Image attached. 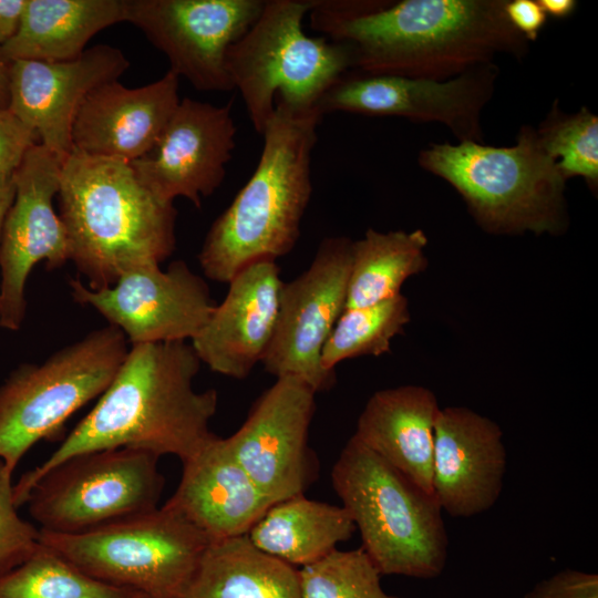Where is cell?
Segmentation results:
<instances>
[{
	"label": "cell",
	"instance_id": "ba28073f",
	"mask_svg": "<svg viewBox=\"0 0 598 598\" xmlns=\"http://www.w3.org/2000/svg\"><path fill=\"white\" fill-rule=\"evenodd\" d=\"M39 540L86 575L141 598H184L210 543L166 504L85 533L40 529Z\"/></svg>",
	"mask_w": 598,
	"mask_h": 598
},
{
	"label": "cell",
	"instance_id": "52a82bcc",
	"mask_svg": "<svg viewBox=\"0 0 598 598\" xmlns=\"http://www.w3.org/2000/svg\"><path fill=\"white\" fill-rule=\"evenodd\" d=\"M313 0H267L248 31L230 47L227 70L256 132L270 122L276 100L316 109L324 92L352 69L349 50L306 34L302 21Z\"/></svg>",
	"mask_w": 598,
	"mask_h": 598
},
{
	"label": "cell",
	"instance_id": "7c38bea8",
	"mask_svg": "<svg viewBox=\"0 0 598 598\" xmlns=\"http://www.w3.org/2000/svg\"><path fill=\"white\" fill-rule=\"evenodd\" d=\"M497 76L494 62L444 81L347 72L324 92L316 109L322 116L347 112L436 122L460 142L484 143L482 112L494 94Z\"/></svg>",
	"mask_w": 598,
	"mask_h": 598
},
{
	"label": "cell",
	"instance_id": "d6a6232c",
	"mask_svg": "<svg viewBox=\"0 0 598 598\" xmlns=\"http://www.w3.org/2000/svg\"><path fill=\"white\" fill-rule=\"evenodd\" d=\"M38 140V135L9 109H0V185L13 181L27 152L39 143Z\"/></svg>",
	"mask_w": 598,
	"mask_h": 598
},
{
	"label": "cell",
	"instance_id": "3957f363",
	"mask_svg": "<svg viewBox=\"0 0 598 598\" xmlns=\"http://www.w3.org/2000/svg\"><path fill=\"white\" fill-rule=\"evenodd\" d=\"M58 196L70 260L92 290L133 268L159 265L175 250L174 203L146 188L127 162L73 150Z\"/></svg>",
	"mask_w": 598,
	"mask_h": 598
},
{
	"label": "cell",
	"instance_id": "7a4b0ae2",
	"mask_svg": "<svg viewBox=\"0 0 598 598\" xmlns=\"http://www.w3.org/2000/svg\"><path fill=\"white\" fill-rule=\"evenodd\" d=\"M200 360L186 341L133 344L94 408L39 466L13 486L17 507L34 484L66 458L96 450L127 447L157 456H194L214 435L216 390L196 391Z\"/></svg>",
	"mask_w": 598,
	"mask_h": 598
},
{
	"label": "cell",
	"instance_id": "cb8c5ba5",
	"mask_svg": "<svg viewBox=\"0 0 598 598\" xmlns=\"http://www.w3.org/2000/svg\"><path fill=\"white\" fill-rule=\"evenodd\" d=\"M126 21V0H25L3 59L63 62L78 59L92 37Z\"/></svg>",
	"mask_w": 598,
	"mask_h": 598
},
{
	"label": "cell",
	"instance_id": "8992f818",
	"mask_svg": "<svg viewBox=\"0 0 598 598\" xmlns=\"http://www.w3.org/2000/svg\"><path fill=\"white\" fill-rule=\"evenodd\" d=\"M332 486L380 574L431 579L447 559L442 508L354 435L331 472Z\"/></svg>",
	"mask_w": 598,
	"mask_h": 598
},
{
	"label": "cell",
	"instance_id": "f35d334b",
	"mask_svg": "<svg viewBox=\"0 0 598 598\" xmlns=\"http://www.w3.org/2000/svg\"><path fill=\"white\" fill-rule=\"evenodd\" d=\"M9 64L0 49V109H8L9 105Z\"/></svg>",
	"mask_w": 598,
	"mask_h": 598
},
{
	"label": "cell",
	"instance_id": "8fae6325",
	"mask_svg": "<svg viewBox=\"0 0 598 598\" xmlns=\"http://www.w3.org/2000/svg\"><path fill=\"white\" fill-rule=\"evenodd\" d=\"M351 246L344 236L324 238L309 267L282 281L275 329L260 362L276 379L297 378L316 393L334 384L336 372L322 368L321 352L344 310Z\"/></svg>",
	"mask_w": 598,
	"mask_h": 598
},
{
	"label": "cell",
	"instance_id": "d4e9b609",
	"mask_svg": "<svg viewBox=\"0 0 598 598\" xmlns=\"http://www.w3.org/2000/svg\"><path fill=\"white\" fill-rule=\"evenodd\" d=\"M355 530L342 506L301 494L271 504L247 537L265 554L300 568L337 549Z\"/></svg>",
	"mask_w": 598,
	"mask_h": 598
},
{
	"label": "cell",
	"instance_id": "f546056e",
	"mask_svg": "<svg viewBox=\"0 0 598 598\" xmlns=\"http://www.w3.org/2000/svg\"><path fill=\"white\" fill-rule=\"evenodd\" d=\"M537 136L567 181L585 179L591 190L598 185V116L586 106L565 113L554 102L538 128Z\"/></svg>",
	"mask_w": 598,
	"mask_h": 598
},
{
	"label": "cell",
	"instance_id": "2e32d148",
	"mask_svg": "<svg viewBox=\"0 0 598 598\" xmlns=\"http://www.w3.org/2000/svg\"><path fill=\"white\" fill-rule=\"evenodd\" d=\"M316 392L303 381L278 378L256 400L243 425L225 443L274 504L301 495L317 476L309 447Z\"/></svg>",
	"mask_w": 598,
	"mask_h": 598
},
{
	"label": "cell",
	"instance_id": "484cf974",
	"mask_svg": "<svg viewBox=\"0 0 598 598\" xmlns=\"http://www.w3.org/2000/svg\"><path fill=\"white\" fill-rule=\"evenodd\" d=\"M184 598H301L298 568L259 550L247 535L212 542Z\"/></svg>",
	"mask_w": 598,
	"mask_h": 598
},
{
	"label": "cell",
	"instance_id": "9a60e30c",
	"mask_svg": "<svg viewBox=\"0 0 598 598\" xmlns=\"http://www.w3.org/2000/svg\"><path fill=\"white\" fill-rule=\"evenodd\" d=\"M62 163L41 143L25 154L13 175L14 199L0 244V327L21 328L27 310L25 283L33 267L48 270L70 260L65 227L53 198L60 189Z\"/></svg>",
	"mask_w": 598,
	"mask_h": 598
},
{
	"label": "cell",
	"instance_id": "4316f807",
	"mask_svg": "<svg viewBox=\"0 0 598 598\" xmlns=\"http://www.w3.org/2000/svg\"><path fill=\"white\" fill-rule=\"evenodd\" d=\"M427 237L421 229L369 228L352 241L344 309L368 307L401 293L406 279L426 268Z\"/></svg>",
	"mask_w": 598,
	"mask_h": 598
},
{
	"label": "cell",
	"instance_id": "ffe728a7",
	"mask_svg": "<svg viewBox=\"0 0 598 598\" xmlns=\"http://www.w3.org/2000/svg\"><path fill=\"white\" fill-rule=\"evenodd\" d=\"M281 283L275 260L255 262L237 274L190 340L200 362L218 374L246 379L261 362L272 337Z\"/></svg>",
	"mask_w": 598,
	"mask_h": 598
},
{
	"label": "cell",
	"instance_id": "6da1fadb",
	"mask_svg": "<svg viewBox=\"0 0 598 598\" xmlns=\"http://www.w3.org/2000/svg\"><path fill=\"white\" fill-rule=\"evenodd\" d=\"M507 0H313L311 27L350 52L369 74L444 81L493 63L522 59L529 42L512 25Z\"/></svg>",
	"mask_w": 598,
	"mask_h": 598
},
{
	"label": "cell",
	"instance_id": "d6986e66",
	"mask_svg": "<svg viewBox=\"0 0 598 598\" xmlns=\"http://www.w3.org/2000/svg\"><path fill=\"white\" fill-rule=\"evenodd\" d=\"M497 423L465 406L440 409L433 442V493L445 513L472 517L495 505L507 456Z\"/></svg>",
	"mask_w": 598,
	"mask_h": 598
},
{
	"label": "cell",
	"instance_id": "4fadbf2b",
	"mask_svg": "<svg viewBox=\"0 0 598 598\" xmlns=\"http://www.w3.org/2000/svg\"><path fill=\"white\" fill-rule=\"evenodd\" d=\"M265 0H126V21L163 52L169 71L200 91L234 89L227 54Z\"/></svg>",
	"mask_w": 598,
	"mask_h": 598
},
{
	"label": "cell",
	"instance_id": "5bb4252c",
	"mask_svg": "<svg viewBox=\"0 0 598 598\" xmlns=\"http://www.w3.org/2000/svg\"><path fill=\"white\" fill-rule=\"evenodd\" d=\"M69 286L74 301L94 308L131 346L192 340L216 306L206 281L184 260L165 270L157 264L133 268L101 290L79 278Z\"/></svg>",
	"mask_w": 598,
	"mask_h": 598
},
{
	"label": "cell",
	"instance_id": "44dd1931",
	"mask_svg": "<svg viewBox=\"0 0 598 598\" xmlns=\"http://www.w3.org/2000/svg\"><path fill=\"white\" fill-rule=\"evenodd\" d=\"M178 79L168 70L141 87L114 81L93 90L73 124V150L127 163L150 153L181 101Z\"/></svg>",
	"mask_w": 598,
	"mask_h": 598
},
{
	"label": "cell",
	"instance_id": "9c48e42d",
	"mask_svg": "<svg viewBox=\"0 0 598 598\" xmlns=\"http://www.w3.org/2000/svg\"><path fill=\"white\" fill-rule=\"evenodd\" d=\"M128 352L107 324L55 351L42 363H23L0 385V458L13 473L41 440L58 437L66 420L106 390Z\"/></svg>",
	"mask_w": 598,
	"mask_h": 598
},
{
	"label": "cell",
	"instance_id": "8d00e7d4",
	"mask_svg": "<svg viewBox=\"0 0 598 598\" xmlns=\"http://www.w3.org/2000/svg\"><path fill=\"white\" fill-rule=\"evenodd\" d=\"M547 16L567 18L576 9L575 0H537Z\"/></svg>",
	"mask_w": 598,
	"mask_h": 598
},
{
	"label": "cell",
	"instance_id": "e575fe53",
	"mask_svg": "<svg viewBox=\"0 0 598 598\" xmlns=\"http://www.w3.org/2000/svg\"><path fill=\"white\" fill-rule=\"evenodd\" d=\"M505 11L512 25L528 41H535L547 14L537 0H507Z\"/></svg>",
	"mask_w": 598,
	"mask_h": 598
},
{
	"label": "cell",
	"instance_id": "1f68e13d",
	"mask_svg": "<svg viewBox=\"0 0 598 598\" xmlns=\"http://www.w3.org/2000/svg\"><path fill=\"white\" fill-rule=\"evenodd\" d=\"M12 475L0 458V576L23 564L40 545V529L17 512Z\"/></svg>",
	"mask_w": 598,
	"mask_h": 598
},
{
	"label": "cell",
	"instance_id": "603a6c76",
	"mask_svg": "<svg viewBox=\"0 0 598 598\" xmlns=\"http://www.w3.org/2000/svg\"><path fill=\"white\" fill-rule=\"evenodd\" d=\"M435 394L420 385L374 392L353 434L365 446L429 493H433Z\"/></svg>",
	"mask_w": 598,
	"mask_h": 598
},
{
	"label": "cell",
	"instance_id": "30bf717a",
	"mask_svg": "<svg viewBox=\"0 0 598 598\" xmlns=\"http://www.w3.org/2000/svg\"><path fill=\"white\" fill-rule=\"evenodd\" d=\"M158 458L127 447L71 456L34 484L29 513L41 530L71 535L153 511L164 487Z\"/></svg>",
	"mask_w": 598,
	"mask_h": 598
},
{
	"label": "cell",
	"instance_id": "4dcf8cb0",
	"mask_svg": "<svg viewBox=\"0 0 598 598\" xmlns=\"http://www.w3.org/2000/svg\"><path fill=\"white\" fill-rule=\"evenodd\" d=\"M301 598H400L381 586V574L362 547L338 548L298 568Z\"/></svg>",
	"mask_w": 598,
	"mask_h": 598
},
{
	"label": "cell",
	"instance_id": "d590c367",
	"mask_svg": "<svg viewBox=\"0 0 598 598\" xmlns=\"http://www.w3.org/2000/svg\"><path fill=\"white\" fill-rule=\"evenodd\" d=\"M25 0H0V47L17 32Z\"/></svg>",
	"mask_w": 598,
	"mask_h": 598
},
{
	"label": "cell",
	"instance_id": "836d02e7",
	"mask_svg": "<svg viewBox=\"0 0 598 598\" xmlns=\"http://www.w3.org/2000/svg\"><path fill=\"white\" fill-rule=\"evenodd\" d=\"M524 598H598V575L564 569L536 584Z\"/></svg>",
	"mask_w": 598,
	"mask_h": 598
},
{
	"label": "cell",
	"instance_id": "7402d4cb",
	"mask_svg": "<svg viewBox=\"0 0 598 598\" xmlns=\"http://www.w3.org/2000/svg\"><path fill=\"white\" fill-rule=\"evenodd\" d=\"M182 463L179 484L165 504L186 517L210 543L247 535L272 504L223 437L214 434Z\"/></svg>",
	"mask_w": 598,
	"mask_h": 598
},
{
	"label": "cell",
	"instance_id": "74e56055",
	"mask_svg": "<svg viewBox=\"0 0 598 598\" xmlns=\"http://www.w3.org/2000/svg\"><path fill=\"white\" fill-rule=\"evenodd\" d=\"M14 184L13 181L7 185H0V244L2 237V230L7 214L14 199Z\"/></svg>",
	"mask_w": 598,
	"mask_h": 598
},
{
	"label": "cell",
	"instance_id": "277c9868",
	"mask_svg": "<svg viewBox=\"0 0 598 598\" xmlns=\"http://www.w3.org/2000/svg\"><path fill=\"white\" fill-rule=\"evenodd\" d=\"M322 115L276 100L251 177L212 224L198 254L206 278L228 283L246 267L289 254L312 193L311 154Z\"/></svg>",
	"mask_w": 598,
	"mask_h": 598
},
{
	"label": "cell",
	"instance_id": "5b68a950",
	"mask_svg": "<svg viewBox=\"0 0 598 598\" xmlns=\"http://www.w3.org/2000/svg\"><path fill=\"white\" fill-rule=\"evenodd\" d=\"M417 162L447 182L488 233L559 235L567 228V181L535 127L522 126L511 146L433 143L419 153Z\"/></svg>",
	"mask_w": 598,
	"mask_h": 598
},
{
	"label": "cell",
	"instance_id": "f1b7e54d",
	"mask_svg": "<svg viewBox=\"0 0 598 598\" xmlns=\"http://www.w3.org/2000/svg\"><path fill=\"white\" fill-rule=\"evenodd\" d=\"M0 598H141L97 580L40 543L23 564L0 576Z\"/></svg>",
	"mask_w": 598,
	"mask_h": 598
},
{
	"label": "cell",
	"instance_id": "83f0119b",
	"mask_svg": "<svg viewBox=\"0 0 598 598\" xmlns=\"http://www.w3.org/2000/svg\"><path fill=\"white\" fill-rule=\"evenodd\" d=\"M410 320L409 301L402 293L372 306L344 309L323 346L322 368L334 371L344 360L390 352L392 339Z\"/></svg>",
	"mask_w": 598,
	"mask_h": 598
},
{
	"label": "cell",
	"instance_id": "ac0fdd59",
	"mask_svg": "<svg viewBox=\"0 0 598 598\" xmlns=\"http://www.w3.org/2000/svg\"><path fill=\"white\" fill-rule=\"evenodd\" d=\"M128 68L124 53L109 44L86 49L71 61H13L9 64L8 109L63 164L73 152V124L85 97L96 87L118 81Z\"/></svg>",
	"mask_w": 598,
	"mask_h": 598
},
{
	"label": "cell",
	"instance_id": "e0dca14e",
	"mask_svg": "<svg viewBox=\"0 0 598 598\" xmlns=\"http://www.w3.org/2000/svg\"><path fill=\"white\" fill-rule=\"evenodd\" d=\"M230 104L216 106L179 101L153 150L130 163L138 181L158 198H187L200 208L203 198L223 183L236 146Z\"/></svg>",
	"mask_w": 598,
	"mask_h": 598
}]
</instances>
